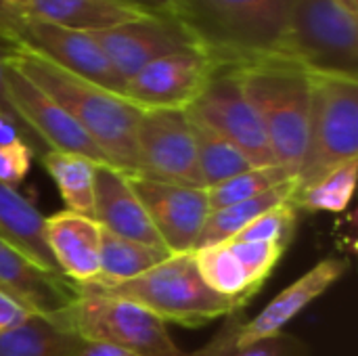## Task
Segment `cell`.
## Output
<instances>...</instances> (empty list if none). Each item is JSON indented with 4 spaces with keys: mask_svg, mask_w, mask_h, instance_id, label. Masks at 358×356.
<instances>
[{
    "mask_svg": "<svg viewBox=\"0 0 358 356\" xmlns=\"http://www.w3.org/2000/svg\"><path fill=\"white\" fill-rule=\"evenodd\" d=\"M292 8L294 0H172V15L216 67L283 57Z\"/></svg>",
    "mask_w": 358,
    "mask_h": 356,
    "instance_id": "6da1fadb",
    "label": "cell"
},
{
    "mask_svg": "<svg viewBox=\"0 0 358 356\" xmlns=\"http://www.w3.org/2000/svg\"><path fill=\"white\" fill-rule=\"evenodd\" d=\"M6 63L59 103L90 134L113 168L124 174H136L134 134L141 115L138 107L107 88L57 67L23 44Z\"/></svg>",
    "mask_w": 358,
    "mask_h": 356,
    "instance_id": "7a4b0ae2",
    "label": "cell"
},
{
    "mask_svg": "<svg viewBox=\"0 0 358 356\" xmlns=\"http://www.w3.org/2000/svg\"><path fill=\"white\" fill-rule=\"evenodd\" d=\"M231 69H235L245 97L264 126L275 162L298 176L308 143L310 71L283 57Z\"/></svg>",
    "mask_w": 358,
    "mask_h": 356,
    "instance_id": "3957f363",
    "label": "cell"
},
{
    "mask_svg": "<svg viewBox=\"0 0 358 356\" xmlns=\"http://www.w3.org/2000/svg\"><path fill=\"white\" fill-rule=\"evenodd\" d=\"M80 287L130 300L164 323L182 327H203L216 319H227L241 311L237 302L214 294L203 283L195 266L193 252L170 254L153 269L124 283L107 287Z\"/></svg>",
    "mask_w": 358,
    "mask_h": 356,
    "instance_id": "277c9868",
    "label": "cell"
},
{
    "mask_svg": "<svg viewBox=\"0 0 358 356\" xmlns=\"http://www.w3.org/2000/svg\"><path fill=\"white\" fill-rule=\"evenodd\" d=\"M78 287V298L57 317L84 342L107 344L141 356H182L162 319L143 306Z\"/></svg>",
    "mask_w": 358,
    "mask_h": 356,
    "instance_id": "5b68a950",
    "label": "cell"
},
{
    "mask_svg": "<svg viewBox=\"0 0 358 356\" xmlns=\"http://www.w3.org/2000/svg\"><path fill=\"white\" fill-rule=\"evenodd\" d=\"M283 57L310 73L358 78V17L338 0H294Z\"/></svg>",
    "mask_w": 358,
    "mask_h": 356,
    "instance_id": "8992f818",
    "label": "cell"
},
{
    "mask_svg": "<svg viewBox=\"0 0 358 356\" xmlns=\"http://www.w3.org/2000/svg\"><path fill=\"white\" fill-rule=\"evenodd\" d=\"M313 101L298 187L358 159V78L310 73Z\"/></svg>",
    "mask_w": 358,
    "mask_h": 356,
    "instance_id": "52a82bcc",
    "label": "cell"
},
{
    "mask_svg": "<svg viewBox=\"0 0 358 356\" xmlns=\"http://www.w3.org/2000/svg\"><path fill=\"white\" fill-rule=\"evenodd\" d=\"M134 143L138 176L201 187L187 109H141Z\"/></svg>",
    "mask_w": 358,
    "mask_h": 356,
    "instance_id": "ba28073f",
    "label": "cell"
},
{
    "mask_svg": "<svg viewBox=\"0 0 358 356\" xmlns=\"http://www.w3.org/2000/svg\"><path fill=\"white\" fill-rule=\"evenodd\" d=\"M187 111L235 145L254 168L277 164L264 126L245 97L235 69L218 67Z\"/></svg>",
    "mask_w": 358,
    "mask_h": 356,
    "instance_id": "9c48e42d",
    "label": "cell"
},
{
    "mask_svg": "<svg viewBox=\"0 0 358 356\" xmlns=\"http://www.w3.org/2000/svg\"><path fill=\"white\" fill-rule=\"evenodd\" d=\"M218 67L197 48L164 55L138 69L124 88V99L138 109H187Z\"/></svg>",
    "mask_w": 358,
    "mask_h": 356,
    "instance_id": "30bf717a",
    "label": "cell"
},
{
    "mask_svg": "<svg viewBox=\"0 0 358 356\" xmlns=\"http://www.w3.org/2000/svg\"><path fill=\"white\" fill-rule=\"evenodd\" d=\"M128 180L159 233L164 248L170 254L193 252L212 212L206 189L138 174H128Z\"/></svg>",
    "mask_w": 358,
    "mask_h": 356,
    "instance_id": "8fae6325",
    "label": "cell"
},
{
    "mask_svg": "<svg viewBox=\"0 0 358 356\" xmlns=\"http://www.w3.org/2000/svg\"><path fill=\"white\" fill-rule=\"evenodd\" d=\"M117 76L128 82L147 63L178 50L197 48L191 31L174 15L151 13L136 21L90 34Z\"/></svg>",
    "mask_w": 358,
    "mask_h": 356,
    "instance_id": "7c38bea8",
    "label": "cell"
},
{
    "mask_svg": "<svg viewBox=\"0 0 358 356\" xmlns=\"http://www.w3.org/2000/svg\"><path fill=\"white\" fill-rule=\"evenodd\" d=\"M19 44L78 78L124 97L126 82L117 76L90 34L67 29L29 15Z\"/></svg>",
    "mask_w": 358,
    "mask_h": 356,
    "instance_id": "4fadbf2b",
    "label": "cell"
},
{
    "mask_svg": "<svg viewBox=\"0 0 358 356\" xmlns=\"http://www.w3.org/2000/svg\"><path fill=\"white\" fill-rule=\"evenodd\" d=\"M6 86L15 109L48 149L76 153L92 159L99 166H111L109 157L90 138V134L59 103H55L44 90H40L34 82H29L8 63Z\"/></svg>",
    "mask_w": 358,
    "mask_h": 356,
    "instance_id": "5bb4252c",
    "label": "cell"
},
{
    "mask_svg": "<svg viewBox=\"0 0 358 356\" xmlns=\"http://www.w3.org/2000/svg\"><path fill=\"white\" fill-rule=\"evenodd\" d=\"M348 266L350 262L342 256H329L319 260L310 271H306L279 296H275L254 319L239 321L237 344L245 346L281 334L289 321H294L306 306H310L334 283H338L346 275Z\"/></svg>",
    "mask_w": 358,
    "mask_h": 356,
    "instance_id": "9a60e30c",
    "label": "cell"
},
{
    "mask_svg": "<svg viewBox=\"0 0 358 356\" xmlns=\"http://www.w3.org/2000/svg\"><path fill=\"white\" fill-rule=\"evenodd\" d=\"M0 290L31 315L57 317L76 298L78 287L61 273L48 271L0 237Z\"/></svg>",
    "mask_w": 358,
    "mask_h": 356,
    "instance_id": "2e32d148",
    "label": "cell"
},
{
    "mask_svg": "<svg viewBox=\"0 0 358 356\" xmlns=\"http://www.w3.org/2000/svg\"><path fill=\"white\" fill-rule=\"evenodd\" d=\"M94 220L117 237L164 248L143 201L132 189L128 174L113 166H99L94 178ZM166 250V248H164Z\"/></svg>",
    "mask_w": 358,
    "mask_h": 356,
    "instance_id": "e0dca14e",
    "label": "cell"
},
{
    "mask_svg": "<svg viewBox=\"0 0 358 356\" xmlns=\"http://www.w3.org/2000/svg\"><path fill=\"white\" fill-rule=\"evenodd\" d=\"M101 233L96 220L63 210L44 218V239L59 273L76 285L99 277Z\"/></svg>",
    "mask_w": 358,
    "mask_h": 356,
    "instance_id": "ac0fdd59",
    "label": "cell"
},
{
    "mask_svg": "<svg viewBox=\"0 0 358 356\" xmlns=\"http://www.w3.org/2000/svg\"><path fill=\"white\" fill-rule=\"evenodd\" d=\"M25 6L31 17L86 34L151 15L128 0H25Z\"/></svg>",
    "mask_w": 358,
    "mask_h": 356,
    "instance_id": "d6986e66",
    "label": "cell"
},
{
    "mask_svg": "<svg viewBox=\"0 0 358 356\" xmlns=\"http://www.w3.org/2000/svg\"><path fill=\"white\" fill-rule=\"evenodd\" d=\"M44 218L17 189L0 183V237L40 266L59 273L44 239Z\"/></svg>",
    "mask_w": 358,
    "mask_h": 356,
    "instance_id": "ffe728a7",
    "label": "cell"
},
{
    "mask_svg": "<svg viewBox=\"0 0 358 356\" xmlns=\"http://www.w3.org/2000/svg\"><path fill=\"white\" fill-rule=\"evenodd\" d=\"M84 340L52 317L31 315L0 334V356H78Z\"/></svg>",
    "mask_w": 358,
    "mask_h": 356,
    "instance_id": "44dd1931",
    "label": "cell"
},
{
    "mask_svg": "<svg viewBox=\"0 0 358 356\" xmlns=\"http://www.w3.org/2000/svg\"><path fill=\"white\" fill-rule=\"evenodd\" d=\"M40 159L57 185L67 210L94 220V178L99 164L88 157L57 149H48L44 155H40Z\"/></svg>",
    "mask_w": 358,
    "mask_h": 356,
    "instance_id": "7402d4cb",
    "label": "cell"
},
{
    "mask_svg": "<svg viewBox=\"0 0 358 356\" xmlns=\"http://www.w3.org/2000/svg\"><path fill=\"white\" fill-rule=\"evenodd\" d=\"M170 256L164 248H153L145 243H136L113 233H101V260H99V277L88 287H107L115 283L130 281L145 271L153 269L162 260Z\"/></svg>",
    "mask_w": 358,
    "mask_h": 356,
    "instance_id": "603a6c76",
    "label": "cell"
},
{
    "mask_svg": "<svg viewBox=\"0 0 358 356\" xmlns=\"http://www.w3.org/2000/svg\"><path fill=\"white\" fill-rule=\"evenodd\" d=\"M296 189H298V178H294L285 185H279V187H275V189H271L258 197H252L248 201H239V204H231V206L212 210L208 220H206V227L201 231V237L197 241V248L231 241L250 222H254L260 214H264L266 210L292 199Z\"/></svg>",
    "mask_w": 358,
    "mask_h": 356,
    "instance_id": "cb8c5ba5",
    "label": "cell"
},
{
    "mask_svg": "<svg viewBox=\"0 0 358 356\" xmlns=\"http://www.w3.org/2000/svg\"><path fill=\"white\" fill-rule=\"evenodd\" d=\"M193 258L203 283L214 294L237 302L241 308L260 292L258 287H254V283L241 269L229 243L197 248L193 250Z\"/></svg>",
    "mask_w": 358,
    "mask_h": 356,
    "instance_id": "d4e9b609",
    "label": "cell"
},
{
    "mask_svg": "<svg viewBox=\"0 0 358 356\" xmlns=\"http://www.w3.org/2000/svg\"><path fill=\"white\" fill-rule=\"evenodd\" d=\"M191 126H193V136H195V149H197V168H199V178L201 187L210 189L231 176H237L250 168V159L227 138H222L218 132H214L208 124L197 120L187 111Z\"/></svg>",
    "mask_w": 358,
    "mask_h": 356,
    "instance_id": "484cf974",
    "label": "cell"
},
{
    "mask_svg": "<svg viewBox=\"0 0 358 356\" xmlns=\"http://www.w3.org/2000/svg\"><path fill=\"white\" fill-rule=\"evenodd\" d=\"M358 159H350L296 189L292 201L306 212H344L357 189Z\"/></svg>",
    "mask_w": 358,
    "mask_h": 356,
    "instance_id": "4316f807",
    "label": "cell"
},
{
    "mask_svg": "<svg viewBox=\"0 0 358 356\" xmlns=\"http://www.w3.org/2000/svg\"><path fill=\"white\" fill-rule=\"evenodd\" d=\"M229 321L224 323V327L199 350L191 353V355L182 356H308L306 346L289 336V334H277L264 340H258L254 344H245L239 346L237 344V325L241 319L227 317Z\"/></svg>",
    "mask_w": 358,
    "mask_h": 356,
    "instance_id": "83f0119b",
    "label": "cell"
},
{
    "mask_svg": "<svg viewBox=\"0 0 358 356\" xmlns=\"http://www.w3.org/2000/svg\"><path fill=\"white\" fill-rule=\"evenodd\" d=\"M294 178H298L294 172L275 164V166L250 168L237 176H231V178L206 189V193H208L210 208L218 210V208H224L231 204H239V201L258 197V195H262L279 185H285Z\"/></svg>",
    "mask_w": 358,
    "mask_h": 356,
    "instance_id": "f1b7e54d",
    "label": "cell"
},
{
    "mask_svg": "<svg viewBox=\"0 0 358 356\" xmlns=\"http://www.w3.org/2000/svg\"><path fill=\"white\" fill-rule=\"evenodd\" d=\"M298 208L292 199L266 210L260 214L254 222H250L239 235H235L231 241H271L289 245L296 233L298 225Z\"/></svg>",
    "mask_w": 358,
    "mask_h": 356,
    "instance_id": "f546056e",
    "label": "cell"
},
{
    "mask_svg": "<svg viewBox=\"0 0 358 356\" xmlns=\"http://www.w3.org/2000/svg\"><path fill=\"white\" fill-rule=\"evenodd\" d=\"M241 269L254 283V287H262L271 277L279 260L283 258L287 245L271 243V241H227Z\"/></svg>",
    "mask_w": 358,
    "mask_h": 356,
    "instance_id": "4dcf8cb0",
    "label": "cell"
},
{
    "mask_svg": "<svg viewBox=\"0 0 358 356\" xmlns=\"http://www.w3.org/2000/svg\"><path fill=\"white\" fill-rule=\"evenodd\" d=\"M19 48V42H13L8 38L0 36V118H4L6 122H10L15 126V130L19 132L21 141L36 153V155H44L48 151V147L42 143L40 136L34 134V130L23 122V118L19 115V111L13 105V99L8 94V86H6V59Z\"/></svg>",
    "mask_w": 358,
    "mask_h": 356,
    "instance_id": "1f68e13d",
    "label": "cell"
},
{
    "mask_svg": "<svg viewBox=\"0 0 358 356\" xmlns=\"http://www.w3.org/2000/svg\"><path fill=\"white\" fill-rule=\"evenodd\" d=\"M34 155L36 153L21 138L0 143V183L17 189L29 174Z\"/></svg>",
    "mask_w": 358,
    "mask_h": 356,
    "instance_id": "d6a6232c",
    "label": "cell"
},
{
    "mask_svg": "<svg viewBox=\"0 0 358 356\" xmlns=\"http://www.w3.org/2000/svg\"><path fill=\"white\" fill-rule=\"evenodd\" d=\"M25 0H0V36L13 42H21L27 23Z\"/></svg>",
    "mask_w": 358,
    "mask_h": 356,
    "instance_id": "836d02e7",
    "label": "cell"
},
{
    "mask_svg": "<svg viewBox=\"0 0 358 356\" xmlns=\"http://www.w3.org/2000/svg\"><path fill=\"white\" fill-rule=\"evenodd\" d=\"M27 317H31V313L21 306L10 294L0 290V334L21 325Z\"/></svg>",
    "mask_w": 358,
    "mask_h": 356,
    "instance_id": "e575fe53",
    "label": "cell"
},
{
    "mask_svg": "<svg viewBox=\"0 0 358 356\" xmlns=\"http://www.w3.org/2000/svg\"><path fill=\"white\" fill-rule=\"evenodd\" d=\"M78 356H141L124 350V348H115V346H107V344H96V342H84Z\"/></svg>",
    "mask_w": 358,
    "mask_h": 356,
    "instance_id": "d590c367",
    "label": "cell"
},
{
    "mask_svg": "<svg viewBox=\"0 0 358 356\" xmlns=\"http://www.w3.org/2000/svg\"><path fill=\"white\" fill-rule=\"evenodd\" d=\"M136 6H141L143 10L147 13H166V15H172V0H128Z\"/></svg>",
    "mask_w": 358,
    "mask_h": 356,
    "instance_id": "8d00e7d4",
    "label": "cell"
},
{
    "mask_svg": "<svg viewBox=\"0 0 358 356\" xmlns=\"http://www.w3.org/2000/svg\"><path fill=\"white\" fill-rule=\"evenodd\" d=\"M344 8H348L352 15H357L358 17V0H338Z\"/></svg>",
    "mask_w": 358,
    "mask_h": 356,
    "instance_id": "74e56055",
    "label": "cell"
}]
</instances>
